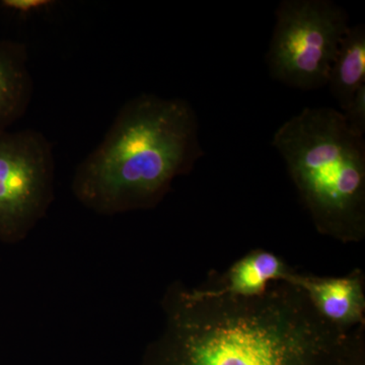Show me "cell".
<instances>
[{
  "instance_id": "2",
  "label": "cell",
  "mask_w": 365,
  "mask_h": 365,
  "mask_svg": "<svg viewBox=\"0 0 365 365\" xmlns=\"http://www.w3.org/2000/svg\"><path fill=\"white\" fill-rule=\"evenodd\" d=\"M203 155L188 101L140 93L122 106L102 143L78 163L72 193L98 215L155 208Z\"/></svg>"
},
{
  "instance_id": "11",
  "label": "cell",
  "mask_w": 365,
  "mask_h": 365,
  "mask_svg": "<svg viewBox=\"0 0 365 365\" xmlns=\"http://www.w3.org/2000/svg\"><path fill=\"white\" fill-rule=\"evenodd\" d=\"M348 126L360 136L365 133V86L355 93L350 104L342 112Z\"/></svg>"
},
{
  "instance_id": "3",
  "label": "cell",
  "mask_w": 365,
  "mask_h": 365,
  "mask_svg": "<svg viewBox=\"0 0 365 365\" xmlns=\"http://www.w3.org/2000/svg\"><path fill=\"white\" fill-rule=\"evenodd\" d=\"M272 146L319 234L343 242L365 235V140L333 108H304L279 126Z\"/></svg>"
},
{
  "instance_id": "7",
  "label": "cell",
  "mask_w": 365,
  "mask_h": 365,
  "mask_svg": "<svg viewBox=\"0 0 365 365\" xmlns=\"http://www.w3.org/2000/svg\"><path fill=\"white\" fill-rule=\"evenodd\" d=\"M33 93L28 46L18 41L0 39V131L9 130L25 116Z\"/></svg>"
},
{
  "instance_id": "5",
  "label": "cell",
  "mask_w": 365,
  "mask_h": 365,
  "mask_svg": "<svg viewBox=\"0 0 365 365\" xmlns=\"http://www.w3.org/2000/svg\"><path fill=\"white\" fill-rule=\"evenodd\" d=\"M52 143L34 129L0 131V242L24 241L54 200Z\"/></svg>"
},
{
  "instance_id": "10",
  "label": "cell",
  "mask_w": 365,
  "mask_h": 365,
  "mask_svg": "<svg viewBox=\"0 0 365 365\" xmlns=\"http://www.w3.org/2000/svg\"><path fill=\"white\" fill-rule=\"evenodd\" d=\"M58 2L55 0H0V7L21 19H29L52 11Z\"/></svg>"
},
{
  "instance_id": "8",
  "label": "cell",
  "mask_w": 365,
  "mask_h": 365,
  "mask_svg": "<svg viewBox=\"0 0 365 365\" xmlns=\"http://www.w3.org/2000/svg\"><path fill=\"white\" fill-rule=\"evenodd\" d=\"M294 273L277 255L255 250L235 262L215 287L204 289L217 295L258 297L274 282H287Z\"/></svg>"
},
{
  "instance_id": "4",
  "label": "cell",
  "mask_w": 365,
  "mask_h": 365,
  "mask_svg": "<svg viewBox=\"0 0 365 365\" xmlns=\"http://www.w3.org/2000/svg\"><path fill=\"white\" fill-rule=\"evenodd\" d=\"M266 60L271 78L290 88L319 90L331 66L349 16L331 0H282Z\"/></svg>"
},
{
  "instance_id": "9",
  "label": "cell",
  "mask_w": 365,
  "mask_h": 365,
  "mask_svg": "<svg viewBox=\"0 0 365 365\" xmlns=\"http://www.w3.org/2000/svg\"><path fill=\"white\" fill-rule=\"evenodd\" d=\"M331 93L344 111L355 93L365 86V26H350L331 66L328 83Z\"/></svg>"
},
{
  "instance_id": "1",
  "label": "cell",
  "mask_w": 365,
  "mask_h": 365,
  "mask_svg": "<svg viewBox=\"0 0 365 365\" xmlns=\"http://www.w3.org/2000/svg\"><path fill=\"white\" fill-rule=\"evenodd\" d=\"M163 307L162 332L140 365H335L354 338L285 281L252 297L173 285Z\"/></svg>"
},
{
  "instance_id": "6",
  "label": "cell",
  "mask_w": 365,
  "mask_h": 365,
  "mask_svg": "<svg viewBox=\"0 0 365 365\" xmlns=\"http://www.w3.org/2000/svg\"><path fill=\"white\" fill-rule=\"evenodd\" d=\"M287 282L302 288L317 313L328 323L344 330L364 325V282L360 271L343 277L294 273Z\"/></svg>"
}]
</instances>
